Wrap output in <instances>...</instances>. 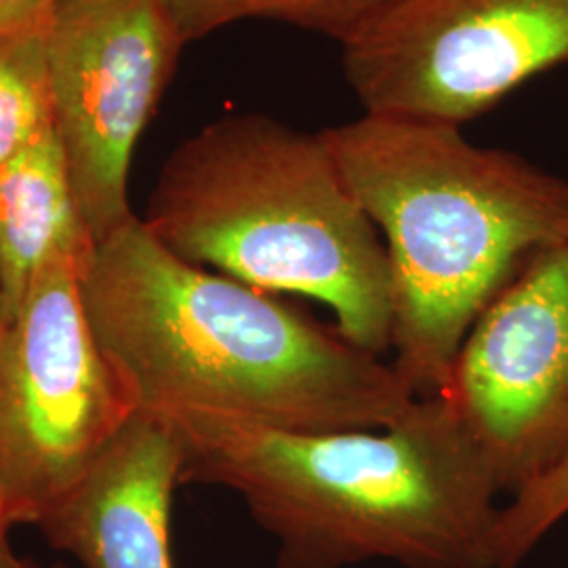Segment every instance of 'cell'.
<instances>
[{"instance_id":"7","label":"cell","mask_w":568,"mask_h":568,"mask_svg":"<svg viewBox=\"0 0 568 568\" xmlns=\"http://www.w3.org/2000/svg\"><path fill=\"white\" fill-rule=\"evenodd\" d=\"M53 124L95 243L135 213L129 169L187 47L159 0H61L44 28Z\"/></svg>"},{"instance_id":"16","label":"cell","mask_w":568,"mask_h":568,"mask_svg":"<svg viewBox=\"0 0 568 568\" xmlns=\"http://www.w3.org/2000/svg\"><path fill=\"white\" fill-rule=\"evenodd\" d=\"M23 568H44V567H41V565H37V562H32V560H28V558H26V565H23ZM51 568H65L63 567V565H53V567Z\"/></svg>"},{"instance_id":"14","label":"cell","mask_w":568,"mask_h":568,"mask_svg":"<svg viewBox=\"0 0 568 568\" xmlns=\"http://www.w3.org/2000/svg\"><path fill=\"white\" fill-rule=\"evenodd\" d=\"M61 0H0V37L44 28Z\"/></svg>"},{"instance_id":"11","label":"cell","mask_w":568,"mask_h":568,"mask_svg":"<svg viewBox=\"0 0 568 568\" xmlns=\"http://www.w3.org/2000/svg\"><path fill=\"white\" fill-rule=\"evenodd\" d=\"M392 0H159L185 44L230 23L272 20L295 26L344 47Z\"/></svg>"},{"instance_id":"1","label":"cell","mask_w":568,"mask_h":568,"mask_svg":"<svg viewBox=\"0 0 568 568\" xmlns=\"http://www.w3.org/2000/svg\"><path fill=\"white\" fill-rule=\"evenodd\" d=\"M82 300L138 410L164 419L384 429L417 400L384 356L274 293L183 262L138 215L95 246Z\"/></svg>"},{"instance_id":"17","label":"cell","mask_w":568,"mask_h":568,"mask_svg":"<svg viewBox=\"0 0 568 568\" xmlns=\"http://www.w3.org/2000/svg\"><path fill=\"white\" fill-rule=\"evenodd\" d=\"M2 333H4V312H2V302H0V339H2Z\"/></svg>"},{"instance_id":"2","label":"cell","mask_w":568,"mask_h":568,"mask_svg":"<svg viewBox=\"0 0 568 568\" xmlns=\"http://www.w3.org/2000/svg\"><path fill=\"white\" fill-rule=\"evenodd\" d=\"M182 485L236 493L276 541V568H495L501 508L487 457L445 396L396 426L293 432L222 415L169 419Z\"/></svg>"},{"instance_id":"13","label":"cell","mask_w":568,"mask_h":568,"mask_svg":"<svg viewBox=\"0 0 568 568\" xmlns=\"http://www.w3.org/2000/svg\"><path fill=\"white\" fill-rule=\"evenodd\" d=\"M568 516V447L535 480L511 495L495 528V568H518Z\"/></svg>"},{"instance_id":"3","label":"cell","mask_w":568,"mask_h":568,"mask_svg":"<svg viewBox=\"0 0 568 568\" xmlns=\"http://www.w3.org/2000/svg\"><path fill=\"white\" fill-rule=\"evenodd\" d=\"M392 267V352L417 398L448 396L476 321L568 234V180L462 126L365 114L321 131Z\"/></svg>"},{"instance_id":"4","label":"cell","mask_w":568,"mask_h":568,"mask_svg":"<svg viewBox=\"0 0 568 568\" xmlns=\"http://www.w3.org/2000/svg\"><path fill=\"white\" fill-rule=\"evenodd\" d=\"M142 222L183 262L310 297L352 344L392 349L386 244L321 131L262 112L209 122L166 156Z\"/></svg>"},{"instance_id":"12","label":"cell","mask_w":568,"mask_h":568,"mask_svg":"<svg viewBox=\"0 0 568 568\" xmlns=\"http://www.w3.org/2000/svg\"><path fill=\"white\" fill-rule=\"evenodd\" d=\"M44 28L0 37V164L55 129Z\"/></svg>"},{"instance_id":"15","label":"cell","mask_w":568,"mask_h":568,"mask_svg":"<svg viewBox=\"0 0 568 568\" xmlns=\"http://www.w3.org/2000/svg\"><path fill=\"white\" fill-rule=\"evenodd\" d=\"M9 525L2 516V508H0V568H23L26 558H18L16 551L11 549L9 544Z\"/></svg>"},{"instance_id":"10","label":"cell","mask_w":568,"mask_h":568,"mask_svg":"<svg viewBox=\"0 0 568 568\" xmlns=\"http://www.w3.org/2000/svg\"><path fill=\"white\" fill-rule=\"evenodd\" d=\"M55 129L0 164V302L4 325L42 267L60 255H93Z\"/></svg>"},{"instance_id":"5","label":"cell","mask_w":568,"mask_h":568,"mask_svg":"<svg viewBox=\"0 0 568 568\" xmlns=\"http://www.w3.org/2000/svg\"><path fill=\"white\" fill-rule=\"evenodd\" d=\"M93 255L44 265L0 339V508L37 527L138 413L82 300Z\"/></svg>"},{"instance_id":"9","label":"cell","mask_w":568,"mask_h":568,"mask_svg":"<svg viewBox=\"0 0 568 568\" xmlns=\"http://www.w3.org/2000/svg\"><path fill=\"white\" fill-rule=\"evenodd\" d=\"M183 455L173 422L138 410L37 528L82 568H175L171 508Z\"/></svg>"},{"instance_id":"6","label":"cell","mask_w":568,"mask_h":568,"mask_svg":"<svg viewBox=\"0 0 568 568\" xmlns=\"http://www.w3.org/2000/svg\"><path fill=\"white\" fill-rule=\"evenodd\" d=\"M339 49L365 114L464 126L568 65V0H392Z\"/></svg>"},{"instance_id":"8","label":"cell","mask_w":568,"mask_h":568,"mask_svg":"<svg viewBox=\"0 0 568 568\" xmlns=\"http://www.w3.org/2000/svg\"><path fill=\"white\" fill-rule=\"evenodd\" d=\"M448 398L509 497L568 447V234L535 253L471 326Z\"/></svg>"}]
</instances>
